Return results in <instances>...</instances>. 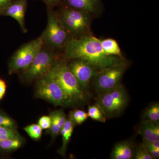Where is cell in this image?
<instances>
[{"mask_svg": "<svg viewBox=\"0 0 159 159\" xmlns=\"http://www.w3.org/2000/svg\"><path fill=\"white\" fill-rule=\"evenodd\" d=\"M63 49L66 59L82 60L99 71L125 62L122 57L106 54L100 39L89 34L77 38H71Z\"/></svg>", "mask_w": 159, "mask_h": 159, "instance_id": "1", "label": "cell"}, {"mask_svg": "<svg viewBox=\"0 0 159 159\" xmlns=\"http://www.w3.org/2000/svg\"><path fill=\"white\" fill-rule=\"evenodd\" d=\"M48 74L56 80L62 88L69 106L86 101L87 93L80 86L77 79L68 67L67 62L65 59L58 57Z\"/></svg>", "mask_w": 159, "mask_h": 159, "instance_id": "2", "label": "cell"}, {"mask_svg": "<svg viewBox=\"0 0 159 159\" xmlns=\"http://www.w3.org/2000/svg\"><path fill=\"white\" fill-rule=\"evenodd\" d=\"M56 12L71 38H77L89 34L91 14L89 12L67 6Z\"/></svg>", "mask_w": 159, "mask_h": 159, "instance_id": "3", "label": "cell"}, {"mask_svg": "<svg viewBox=\"0 0 159 159\" xmlns=\"http://www.w3.org/2000/svg\"><path fill=\"white\" fill-rule=\"evenodd\" d=\"M129 96L122 84L116 88L99 94L96 104L101 109L106 118L119 116L128 105Z\"/></svg>", "mask_w": 159, "mask_h": 159, "instance_id": "4", "label": "cell"}, {"mask_svg": "<svg viewBox=\"0 0 159 159\" xmlns=\"http://www.w3.org/2000/svg\"><path fill=\"white\" fill-rule=\"evenodd\" d=\"M48 8V21L45 30L41 35L43 46L54 50L63 48L71 38L61 22L57 12Z\"/></svg>", "mask_w": 159, "mask_h": 159, "instance_id": "5", "label": "cell"}, {"mask_svg": "<svg viewBox=\"0 0 159 159\" xmlns=\"http://www.w3.org/2000/svg\"><path fill=\"white\" fill-rule=\"evenodd\" d=\"M55 50L43 46L32 62L21 71L25 81H33L48 74L55 61L58 58Z\"/></svg>", "mask_w": 159, "mask_h": 159, "instance_id": "6", "label": "cell"}, {"mask_svg": "<svg viewBox=\"0 0 159 159\" xmlns=\"http://www.w3.org/2000/svg\"><path fill=\"white\" fill-rule=\"evenodd\" d=\"M43 47L41 36L25 44L20 48L11 57L9 64V74L25 70L32 62Z\"/></svg>", "mask_w": 159, "mask_h": 159, "instance_id": "7", "label": "cell"}, {"mask_svg": "<svg viewBox=\"0 0 159 159\" xmlns=\"http://www.w3.org/2000/svg\"><path fill=\"white\" fill-rule=\"evenodd\" d=\"M36 97L55 106H69L65 93L54 77L48 74L37 80Z\"/></svg>", "mask_w": 159, "mask_h": 159, "instance_id": "8", "label": "cell"}, {"mask_svg": "<svg viewBox=\"0 0 159 159\" xmlns=\"http://www.w3.org/2000/svg\"><path fill=\"white\" fill-rule=\"evenodd\" d=\"M126 69L125 62L99 71L92 80L98 94L116 88L121 84Z\"/></svg>", "mask_w": 159, "mask_h": 159, "instance_id": "9", "label": "cell"}, {"mask_svg": "<svg viewBox=\"0 0 159 159\" xmlns=\"http://www.w3.org/2000/svg\"><path fill=\"white\" fill-rule=\"evenodd\" d=\"M67 62L70 70L74 74L83 90L87 93L93 77L99 72V70L90 64L82 60H70Z\"/></svg>", "mask_w": 159, "mask_h": 159, "instance_id": "10", "label": "cell"}, {"mask_svg": "<svg viewBox=\"0 0 159 159\" xmlns=\"http://www.w3.org/2000/svg\"><path fill=\"white\" fill-rule=\"evenodd\" d=\"M28 0H14L6 8L2 15L10 16L17 21L23 33L27 32L25 25V14Z\"/></svg>", "mask_w": 159, "mask_h": 159, "instance_id": "11", "label": "cell"}, {"mask_svg": "<svg viewBox=\"0 0 159 159\" xmlns=\"http://www.w3.org/2000/svg\"><path fill=\"white\" fill-rule=\"evenodd\" d=\"M138 132L142 136L143 141H159V122L143 120L139 126Z\"/></svg>", "mask_w": 159, "mask_h": 159, "instance_id": "12", "label": "cell"}, {"mask_svg": "<svg viewBox=\"0 0 159 159\" xmlns=\"http://www.w3.org/2000/svg\"><path fill=\"white\" fill-rule=\"evenodd\" d=\"M135 145L132 140H125L117 143L111 153L112 159H133Z\"/></svg>", "mask_w": 159, "mask_h": 159, "instance_id": "13", "label": "cell"}, {"mask_svg": "<svg viewBox=\"0 0 159 159\" xmlns=\"http://www.w3.org/2000/svg\"><path fill=\"white\" fill-rule=\"evenodd\" d=\"M66 6L79 9L90 14H97L100 11L101 3L100 0H64Z\"/></svg>", "mask_w": 159, "mask_h": 159, "instance_id": "14", "label": "cell"}, {"mask_svg": "<svg viewBox=\"0 0 159 159\" xmlns=\"http://www.w3.org/2000/svg\"><path fill=\"white\" fill-rule=\"evenodd\" d=\"M75 125H76L74 121L69 117L66 120L63 126L61 129L60 134L62 135V144L61 147L58 150V152L62 156L65 155L68 145L72 137Z\"/></svg>", "mask_w": 159, "mask_h": 159, "instance_id": "15", "label": "cell"}, {"mask_svg": "<svg viewBox=\"0 0 159 159\" xmlns=\"http://www.w3.org/2000/svg\"><path fill=\"white\" fill-rule=\"evenodd\" d=\"M102 49L106 54L109 55L122 57L121 50L119 44L115 40L108 38L100 40Z\"/></svg>", "mask_w": 159, "mask_h": 159, "instance_id": "16", "label": "cell"}, {"mask_svg": "<svg viewBox=\"0 0 159 159\" xmlns=\"http://www.w3.org/2000/svg\"><path fill=\"white\" fill-rule=\"evenodd\" d=\"M23 144V139L18 134L15 136L0 142V149L5 151H11L18 149Z\"/></svg>", "mask_w": 159, "mask_h": 159, "instance_id": "17", "label": "cell"}, {"mask_svg": "<svg viewBox=\"0 0 159 159\" xmlns=\"http://www.w3.org/2000/svg\"><path fill=\"white\" fill-rule=\"evenodd\" d=\"M143 120H148L154 122H159V104L158 102L151 104L143 113Z\"/></svg>", "mask_w": 159, "mask_h": 159, "instance_id": "18", "label": "cell"}, {"mask_svg": "<svg viewBox=\"0 0 159 159\" xmlns=\"http://www.w3.org/2000/svg\"><path fill=\"white\" fill-rule=\"evenodd\" d=\"M87 114L89 117L95 121L101 122H105L106 121L105 116L97 104L89 106Z\"/></svg>", "mask_w": 159, "mask_h": 159, "instance_id": "19", "label": "cell"}, {"mask_svg": "<svg viewBox=\"0 0 159 159\" xmlns=\"http://www.w3.org/2000/svg\"><path fill=\"white\" fill-rule=\"evenodd\" d=\"M24 129L33 140H38L41 137L43 129L38 124H31L26 126Z\"/></svg>", "mask_w": 159, "mask_h": 159, "instance_id": "20", "label": "cell"}, {"mask_svg": "<svg viewBox=\"0 0 159 159\" xmlns=\"http://www.w3.org/2000/svg\"><path fill=\"white\" fill-rule=\"evenodd\" d=\"M74 121L75 125H79L89 118L87 113L81 110L76 109L70 113L69 116Z\"/></svg>", "mask_w": 159, "mask_h": 159, "instance_id": "21", "label": "cell"}, {"mask_svg": "<svg viewBox=\"0 0 159 159\" xmlns=\"http://www.w3.org/2000/svg\"><path fill=\"white\" fill-rule=\"evenodd\" d=\"M133 159H153L143 143L135 147Z\"/></svg>", "mask_w": 159, "mask_h": 159, "instance_id": "22", "label": "cell"}, {"mask_svg": "<svg viewBox=\"0 0 159 159\" xmlns=\"http://www.w3.org/2000/svg\"><path fill=\"white\" fill-rule=\"evenodd\" d=\"M0 126L16 129V124L14 120L4 113L0 112Z\"/></svg>", "mask_w": 159, "mask_h": 159, "instance_id": "23", "label": "cell"}, {"mask_svg": "<svg viewBox=\"0 0 159 159\" xmlns=\"http://www.w3.org/2000/svg\"><path fill=\"white\" fill-rule=\"evenodd\" d=\"M17 134V132L16 129L0 126V142L15 136Z\"/></svg>", "mask_w": 159, "mask_h": 159, "instance_id": "24", "label": "cell"}, {"mask_svg": "<svg viewBox=\"0 0 159 159\" xmlns=\"http://www.w3.org/2000/svg\"><path fill=\"white\" fill-rule=\"evenodd\" d=\"M50 116L54 117L59 124L60 127L62 128L66 122L67 118L65 113L62 110L54 111L51 112Z\"/></svg>", "mask_w": 159, "mask_h": 159, "instance_id": "25", "label": "cell"}, {"mask_svg": "<svg viewBox=\"0 0 159 159\" xmlns=\"http://www.w3.org/2000/svg\"><path fill=\"white\" fill-rule=\"evenodd\" d=\"M38 124L43 129H48L51 127V118L50 116H43L39 118Z\"/></svg>", "mask_w": 159, "mask_h": 159, "instance_id": "26", "label": "cell"}, {"mask_svg": "<svg viewBox=\"0 0 159 159\" xmlns=\"http://www.w3.org/2000/svg\"><path fill=\"white\" fill-rule=\"evenodd\" d=\"M47 5V7L52 8L58 6L64 0H40Z\"/></svg>", "mask_w": 159, "mask_h": 159, "instance_id": "27", "label": "cell"}, {"mask_svg": "<svg viewBox=\"0 0 159 159\" xmlns=\"http://www.w3.org/2000/svg\"><path fill=\"white\" fill-rule=\"evenodd\" d=\"M14 0H0V16L4 10Z\"/></svg>", "mask_w": 159, "mask_h": 159, "instance_id": "28", "label": "cell"}, {"mask_svg": "<svg viewBox=\"0 0 159 159\" xmlns=\"http://www.w3.org/2000/svg\"><path fill=\"white\" fill-rule=\"evenodd\" d=\"M6 90V83L3 80L0 79V101L5 96Z\"/></svg>", "mask_w": 159, "mask_h": 159, "instance_id": "29", "label": "cell"}, {"mask_svg": "<svg viewBox=\"0 0 159 159\" xmlns=\"http://www.w3.org/2000/svg\"><path fill=\"white\" fill-rule=\"evenodd\" d=\"M148 152L152 158L157 159L159 157V148H147Z\"/></svg>", "mask_w": 159, "mask_h": 159, "instance_id": "30", "label": "cell"}]
</instances>
